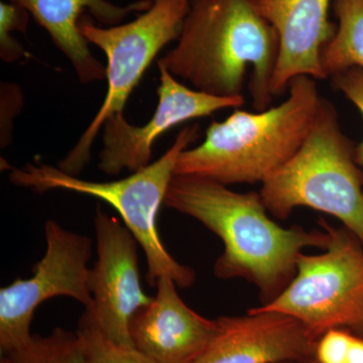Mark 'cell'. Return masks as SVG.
<instances>
[{"mask_svg":"<svg viewBox=\"0 0 363 363\" xmlns=\"http://www.w3.org/2000/svg\"><path fill=\"white\" fill-rule=\"evenodd\" d=\"M333 0H252L255 9L278 33L279 51L272 80V96L285 94L300 76L327 79L321 52L333 38L336 25L329 20Z\"/></svg>","mask_w":363,"mask_h":363,"instance_id":"13","label":"cell"},{"mask_svg":"<svg viewBox=\"0 0 363 363\" xmlns=\"http://www.w3.org/2000/svg\"><path fill=\"white\" fill-rule=\"evenodd\" d=\"M220 331L196 363H311L317 339L297 319L250 309L218 318Z\"/></svg>","mask_w":363,"mask_h":363,"instance_id":"12","label":"cell"},{"mask_svg":"<svg viewBox=\"0 0 363 363\" xmlns=\"http://www.w3.org/2000/svg\"><path fill=\"white\" fill-rule=\"evenodd\" d=\"M77 333L82 341L84 363H155L135 347L107 338L84 315L79 321Z\"/></svg>","mask_w":363,"mask_h":363,"instance_id":"17","label":"cell"},{"mask_svg":"<svg viewBox=\"0 0 363 363\" xmlns=\"http://www.w3.org/2000/svg\"><path fill=\"white\" fill-rule=\"evenodd\" d=\"M94 227L97 260L89 278L93 307L83 315L113 342L133 347L131 320L152 300L140 281L138 242L128 227L99 206Z\"/></svg>","mask_w":363,"mask_h":363,"instance_id":"9","label":"cell"},{"mask_svg":"<svg viewBox=\"0 0 363 363\" xmlns=\"http://www.w3.org/2000/svg\"><path fill=\"white\" fill-rule=\"evenodd\" d=\"M279 51L278 33L252 0H189L176 47L157 60L175 78L219 97L248 89L255 111L271 107L272 80Z\"/></svg>","mask_w":363,"mask_h":363,"instance_id":"2","label":"cell"},{"mask_svg":"<svg viewBox=\"0 0 363 363\" xmlns=\"http://www.w3.org/2000/svg\"><path fill=\"white\" fill-rule=\"evenodd\" d=\"M332 84L336 90L347 98L354 105L363 117V70L350 68L332 76ZM357 162L363 168V140L357 145Z\"/></svg>","mask_w":363,"mask_h":363,"instance_id":"19","label":"cell"},{"mask_svg":"<svg viewBox=\"0 0 363 363\" xmlns=\"http://www.w3.org/2000/svg\"><path fill=\"white\" fill-rule=\"evenodd\" d=\"M355 150L335 106L322 97L300 149L262 183L267 211L285 220L295 208H312L342 222L363 245V172Z\"/></svg>","mask_w":363,"mask_h":363,"instance_id":"4","label":"cell"},{"mask_svg":"<svg viewBox=\"0 0 363 363\" xmlns=\"http://www.w3.org/2000/svg\"><path fill=\"white\" fill-rule=\"evenodd\" d=\"M164 206L188 215L216 234L224 252L214 264L217 278H242L257 286L264 305L290 284L307 247L326 250L328 231L284 228L269 218L259 192L238 193L217 182L174 175Z\"/></svg>","mask_w":363,"mask_h":363,"instance_id":"1","label":"cell"},{"mask_svg":"<svg viewBox=\"0 0 363 363\" xmlns=\"http://www.w3.org/2000/svg\"><path fill=\"white\" fill-rule=\"evenodd\" d=\"M344 363H363V336L353 333Z\"/></svg>","mask_w":363,"mask_h":363,"instance_id":"20","label":"cell"},{"mask_svg":"<svg viewBox=\"0 0 363 363\" xmlns=\"http://www.w3.org/2000/svg\"><path fill=\"white\" fill-rule=\"evenodd\" d=\"M288 363H291V362H288Z\"/></svg>","mask_w":363,"mask_h":363,"instance_id":"21","label":"cell"},{"mask_svg":"<svg viewBox=\"0 0 363 363\" xmlns=\"http://www.w3.org/2000/svg\"><path fill=\"white\" fill-rule=\"evenodd\" d=\"M285 101L262 111L235 108L212 121L204 142L184 150L175 175L198 177L224 186L262 183L300 149L322 97L317 80L294 79Z\"/></svg>","mask_w":363,"mask_h":363,"instance_id":"3","label":"cell"},{"mask_svg":"<svg viewBox=\"0 0 363 363\" xmlns=\"http://www.w3.org/2000/svg\"><path fill=\"white\" fill-rule=\"evenodd\" d=\"M189 0H152V6L135 21L101 28L83 16L79 28L89 44L104 52L108 83L104 104L75 147L58 168L78 177L91 161L93 143L109 116L123 113L128 98L157 54L180 37L187 16Z\"/></svg>","mask_w":363,"mask_h":363,"instance_id":"6","label":"cell"},{"mask_svg":"<svg viewBox=\"0 0 363 363\" xmlns=\"http://www.w3.org/2000/svg\"><path fill=\"white\" fill-rule=\"evenodd\" d=\"M320 223L330 234L325 252L300 253L285 290L253 309L290 315L316 339L335 328L363 336V245L347 228Z\"/></svg>","mask_w":363,"mask_h":363,"instance_id":"7","label":"cell"},{"mask_svg":"<svg viewBox=\"0 0 363 363\" xmlns=\"http://www.w3.org/2000/svg\"><path fill=\"white\" fill-rule=\"evenodd\" d=\"M0 363H84L82 341L77 331L55 328L47 336L33 335L21 350L1 355Z\"/></svg>","mask_w":363,"mask_h":363,"instance_id":"16","label":"cell"},{"mask_svg":"<svg viewBox=\"0 0 363 363\" xmlns=\"http://www.w3.org/2000/svg\"><path fill=\"white\" fill-rule=\"evenodd\" d=\"M30 16V13L20 4L4 1L0 4V57L6 63L28 57L23 47L11 42V33L14 30L25 33Z\"/></svg>","mask_w":363,"mask_h":363,"instance_id":"18","label":"cell"},{"mask_svg":"<svg viewBox=\"0 0 363 363\" xmlns=\"http://www.w3.org/2000/svg\"><path fill=\"white\" fill-rule=\"evenodd\" d=\"M335 33L321 52L327 78L350 68L363 70V0H333Z\"/></svg>","mask_w":363,"mask_h":363,"instance_id":"15","label":"cell"},{"mask_svg":"<svg viewBox=\"0 0 363 363\" xmlns=\"http://www.w3.org/2000/svg\"><path fill=\"white\" fill-rule=\"evenodd\" d=\"M168 277L157 281V294L131 320L133 347L155 363H196L220 331L218 319L196 313Z\"/></svg>","mask_w":363,"mask_h":363,"instance_id":"11","label":"cell"},{"mask_svg":"<svg viewBox=\"0 0 363 363\" xmlns=\"http://www.w3.org/2000/svg\"><path fill=\"white\" fill-rule=\"evenodd\" d=\"M199 135V124L185 126L157 161L121 180H82L66 174L58 167L40 162H30L21 168H11L9 179L14 186L30 189L40 194L59 189L92 196L108 203L118 212L124 225L130 229L145 252L147 283L156 286L160 278L168 277L177 286L189 288L194 284L195 272L177 262L164 247L157 228V217L175 175L179 157Z\"/></svg>","mask_w":363,"mask_h":363,"instance_id":"5","label":"cell"},{"mask_svg":"<svg viewBox=\"0 0 363 363\" xmlns=\"http://www.w3.org/2000/svg\"><path fill=\"white\" fill-rule=\"evenodd\" d=\"M47 248L33 276L18 278L0 290V353L21 350L32 340L30 325L39 306L50 298L69 297L90 311L92 240L67 230L58 222L45 224Z\"/></svg>","mask_w":363,"mask_h":363,"instance_id":"8","label":"cell"},{"mask_svg":"<svg viewBox=\"0 0 363 363\" xmlns=\"http://www.w3.org/2000/svg\"><path fill=\"white\" fill-rule=\"evenodd\" d=\"M159 67L157 88L159 104L149 123L133 125L123 113L109 116L104 121L98 169L111 176L119 175L123 169L131 173L150 164L152 145L162 133L178 124L210 116L227 108H240L245 97H219L182 84L167 69Z\"/></svg>","mask_w":363,"mask_h":363,"instance_id":"10","label":"cell"},{"mask_svg":"<svg viewBox=\"0 0 363 363\" xmlns=\"http://www.w3.org/2000/svg\"><path fill=\"white\" fill-rule=\"evenodd\" d=\"M25 7L45 28L55 45L71 62L83 84L104 80L106 67L91 52L89 43L79 28L83 11L88 9L99 23L117 26L133 13H143L152 6V0H138L125 6L107 0H9Z\"/></svg>","mask_w":363,"mask_h":363,"instance_id":"14","label":"cell"}]
</instances>
